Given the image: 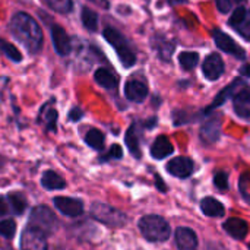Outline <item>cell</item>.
<instances>
[{"label": "cell", "mask_w": 250, "mask_h": 250, "mask_svg": "<svg viewBox=\"0 0 250 250\" xmlns=\"http://www.w3.org/2000/svg\"><path fill=\"white\" fill-rule=\"evenodd\" d=\"M53 204L57 208V211L66 217L76 218L83 214V202L81 199L69 196H56L53 198Z\"/></svg>", "instance_id": "ba28073f"}, {"label": "cell", "mask_w": 250, "mask_h": 250, "mask_svg": "<svg viewBox=\"0 0 250 250\" xmlns=\"http://www.w3.org/2000/svg\"><path fill=\"white\" fill-rule=\"evenodd\" d=\"M123 157V149L120 145L114 144L111 145V148L108 149V152L101 158V161H110V160H120Z\"/></svg>", "instance_id": "d6a6232c"}, {"label": "cell", "mask_w": 250, "mask_h": 250, "mask_svg": "<svg viewBox=\"0 0 250 250\" xmlns=\"http://www.w3.org/2000/svg\"><path fill=\"white\" fill-rule=\"evenodd\" d=\"M91 217L101 224H105L108 227H116V229L123 227L127 223V217L122 211H119L114 207H110L107 204H103V202L92 204Z\"/></svg>", "instance_id": "277c9868"}, {"label": "cell", "mask_w": 250, "mask_h": 250, "mask_svg": "<svg viewBox=\"0 0 250 250\" xmlns=\"http://www.w3.org/2000/svg\"><path fill=\"white\" fill-rule=\"evenodd\" d=\"M214 185L217 186V189H220L221 192H226L229 189V176L224 171H218L214 176Z\"/></svg>", "instance_id": "836d02e7"}, {"label": "cell", "mask_w": 250, "mask_h": 250, "mask_svg": "<svg viewBox=\"0 0 250 250\" xmlns=\"http://www.w3.org/2000/svg\"><path fill=\"white\" fill-rule=\"evenodd\" d=\"M94 79H95V82H97L98 85H101V86L105 88V89H116L117 85H119L117 76H116L111 70L104 69V67L95 70Z\"/></svg>", "instance_id": "44dd1931"}, {"label": "cell", "mask_w": 250, "mask_h": 250, "mask_svg": "<svg viewBox=\"0 0 250 250\" xmlns=\"http://www.w3.org/2000/svg\"><path fill=\"white\" fill-rule=\"evenodd\" d=\"M0 51H1L9 60H12V62H15V63L22 62V54H21V51H19L13 44H10L9 41H6V40H3V38H0Z\"/></svg>", "instance_id": "83f0119b"}, {"label": "cell", "mask_w": 250, "mask_h": 250, "mask_svg": "<svg viewBox=\"0 0 250 250\" xmlns=\"http://www.w3.org/2000/svg\"><path fill=\"white\" fill-rule=\"evenodd\" d=\"M85 142L92 149L103 151L104 149V144H105V138H104V133L101 130H98V129H89L88 133L85 135Z\"/></svg>", "instance_id": "cb8c5ba5"}, {"label": "cell", "mask_w": 250, "mask_h": 250, "mask_svg": "<svg viewBox=\"0 0 250 250\" xmlns=\"http://www.w3.org/2000/svg\"><path fill=\"white\" fill-rule=\"evenodd\" d=\"M174 148L167 136H158L151 145V155L155 160H164L173 154Z\"/></svg>", "instance_id": "e0dca14e"}, {"label": "cell", "mask_w": 250, "mask_h": 250, "mask_svg": "<svg viewBox=\"0 0 250 250\" xmlns=\"http://www.w3.org/2000/svg\"><path fill=\"white\" fill-rule=\"evenodd\" d=\"M201 209L207 217H212V218H220L226 214V208L224 205L217 201L215 198H205L201 202Z\"/></svg>", "instance_id": "7402d4cb"}, {"label": "cell", "mask_w": 250, "mask_h": 250, "mask_svg": "<svg viewBox=\"0 0 250 250\" xmlns=\"http://www.w3.org/2000/svg\"><path fill=\"white\" fill-rule=\"evenodd\" d=\"M215 3L221 13H227L231 9V0H215Z\"/></svg>", "instance_id": "8d00e7d4"}, {"label": "cell", "mask_w": 250, "mask_h": 250, "mask_svg": "<svg viewBox=\"0 0 250 250\" xmlns=\"http://www.w3.org/2000/svg\"><path fill=\"white\" fill-rule=\"evenodd\" d=\"M82 117H83V111H82L79 107H73V108L69 111V120H70V122H79Z\"/></svg>", "instance_id": "d590c367"}, {"label": "cell", "mask_w": 250, "mask_h": 250, "mask_svg": "<svg viewBox=\"0 0 250 250\" xmlns=\"http://www.w3.org/2000/svg\"><path fill=\"white\" fill-rule=\"evenodd\" d=\"M16 234V223L13 220H3L0 221V236L4 239H13Z\"/></svg>", "instance_id": "4dcf8cb0"}, {"label": "cell", "mask_w": 250, "mask_h": 250, "mask_svg": "<svg viewBox=\"0 0 250 250\" xmlns=\"http://www.w3.org/2000/svg\"><path fill=\"white\" fill-rule=\"evenodd\" d=\"M9 212H10V208H9L7 198L6 196H0V217L7 215Z\"/></svg>", "instance_id": "74e56055"}, {"label": "cell", "mask_w": 250, "mask_h": 250, "mask_svg": "<svg viewBox=\"0 0 250 250\" xmlns=\"http://www.w3.org/2000/svg\"><path fill=\"white\" fill-rule=\"evenodd\" d=\"M212 38H214L215 44L218 45V48H221L227 54H231L236 59H245L246 57V51L230 35H227L221 29H214L212 31Z\"/></svg>", "instance_id": "52a82bcc"}, {"label": "cell", "mask_w": 250, "mask_h": 250, "mask_svg": "<svg viewBox=\"0 0 250 250\" xmlns=\"http://www.w3.org/2000/svg\"><path fill=\"white\" fill-rule=\"evenodd\" d=\"M167 171L177 179H188L193 173V161L188 157H176L168 161Z\"/></svg>", "instance_id": "30bf717a"}, {"label": "cell", "mask_w": 250, "mask_h": 250, "mask_svg": "<svg viewBox=\"0 0 250 250\" xmlns=\"http://www.w3.org/2000/svg\"><path fill=\"white\" fill-rule=\"evenodd\" d=\"M50 9L56 10L57 13H69L73 9V1L72 0H42Z\"/></svg>", "instance_id": "f1b7e54d"}, {"label": "cell", "mask_w": 250, "mask_h": 250, "mask_svg": "<svg viewBox=\"0 0 250 250\" xmlns=\"http://www.w3.org/2000/svg\"><path fill=\"white\" fill-rule=\"evenodd\" d=\"M249 250H250V243H249Z\"/></svg>", "instance_id": "ee69618b"}, {"label": "cell", "mask_w": 250, "mask_h": 250, "mask_svg": "<svg viewBox=\"0 0 250 250\" xmlns=\"http://www.w3.org/2000/svg\"><path fill=\"white\" fill-rule=\"evenodd\" d=\"M250 183V174H248V173H245L242 177H240V180H239V185H240V192H242V195L248 199V201H250V198L248 196V185Z\"/></svg>", "instance_id": "e575fe53"}, {"label": "cell", "mask_w": 250, "mask_h": 250, "mask_svg": "<svg viewBox=\"0 0 250 250\" xmlns=\"http://www.w3.org/2000/svg\"><path fill=\"white\" fill-rule=\"evenodd\" d=\"M28 226L32 229L40 230L41 233H44L45 236L53 234L57 230V218L54 215V212L47 208V207H35L31 214H29V220H28Z\"/></svg>", "instance_id": "5b68a950"}, {"label": "cell", "mask_w": 250, "mask_h": 250, "mask_svg": "<svg viewBox=\"0 0 250 250\" xmlns=\"http://www.w3.org/2000/svg\"><path fill=\"white\" fill-rule=\"evenodd\" d=\"M6 198H7V202H9L10 212L13 215H22L25 212V209L28 207V201H26V196L22 192H12Z\"/></svg>", "instance_id": "603a6c76"}, {"label": "cell", "mask_w": 250, "mask_h": 250, "mask_svg": "<svg viewBox=\"0 0 250 250\" xmlns=\"http://www.w3.org/2000/svg\"><path fill=\"white\" fill-rule=\"evenodd\" d=\"M236 1H245V0H236Z\"/></svg>", "instance_id": "7bdbcfd3"}, {"label": "cell", "mask_w": 250, "mask_h": 250, "mask_svg": "<svg viewBox=\"0 0 250 250\" xmlns=\"http://www.w3.org/2000/svg\"><path fill=\"white\" fill-rule=\"evenodd\" d=\"M41 186L47 190H62L66 188V180L59 173L47 170L41 177Z\"/></svg>", "instance_id": "d6986e66"}, {"label": "cell", "mask_w": 250, "mask_h": 250, "mask_svg": "<svg viewBox=\"0 0 250 250\" xmlns=\"http://www.w3.org/2000/svg\"><path fill=\"white\" fill-rule=\"evenodd\" d=\"M224 230L236 240H242L248 236L249 226L242 218H230L224 223Z\"/></svg>", "instance_id": "2e32d148"}, {"label": "cell", "mask_w": 250, "mask_h": 250, "mask_svg": "<svg viewBox=\"0 0 250 250\" xmlns=\"http://www.w3.org/2000/svg\"><path fill=\"white\" fill-rule=\"evenodd\" d=\"M208 250H226V249H223V248H220V246H209Z\"/></svg>", "instance_id": "b9f144b4"}, {"label": "cell", "mask_w": 250, "mask_h": 250, "mask_svg": "<svg viewBox=\"0 0 250 250\" xmlns=\"http://www.w3.org/2000/svg\"><path fill=\"white\" fill-rule=\"evenodd\" d=\"M89 1L95 3L97 6H100V7H103V9H108V7H110V3H108L107 0H89Z\"/></svg>", "instance_id": "f35d334b"}, {"label": "cell", "mask_w": 250, "mask_h": 250, "mask_svg": "<svg viewBox=\"0 0 250 250\" xmlns=\"http://www.w3.org/2000/svg\"><path fill=\"white\" fill-rule=\"evenodd\" d=\"M233 108L234 113L242 117L250 120V89L243 88L240 91H237L233 97Z\"/></svg>", "instance_id": "5bb4252c"}, {"label": "cell", "mask_w": 250, "mask_h": 250, "mask_svg": "<svg viewBox=\"0 0 250 250\" xmlns=\"http://www.w3.org/2000/svg\"><path fill=\"white\" fill-rule=\"evenodd\" d=\"M51 41L54 45V50L60 56H67L72 51V42L67 35V32L60 26V25H51Z\"/></svg>", "instance_id": "9c48e42d"}, {"label": "cell", "mask_w": 250, "mask_h": 250, "mask_svg": "<svg viewBox=\"0 0 250 250\" xmlns=\"http://www.w3.org/2000/svg\"><path fill=\"white\" fill-rule=\"evenodd\" d=\"M21 250H48L47 236L40 230L26 226L21 236Z\"/></svg>", "instance_id": "8992f818"}, {"label": "cell", "mask_w": 250, "mask_h": 250, "mask_svg": "<svg viewBox=\"0 0 250 250\" xmlns=\"http://www.w3.org/2000/svg\"><path fill=\"white\" fill-rule=\"evenodd\" d=\"M57 119H59V113L56 108L50 107V104L44 105L42 110L40 111V123L44 125L45 132H56L57 130Z\"/></svg>", "instance_id": "ac0fdd59"}, {"label": "cell", "mask_w": 250, "mask_h": 250, "mask_svg": "<svg viewBox=\"0 0 250 250\" xmlns=\"http://www.w3.org/2000/svg\"><path fill=\"white\" fill-rule=\"evenodd\" d=\"M125 95L129 101L142 103L148 95V86L144 81L132 78L125 85Z\"/></svg>", "instance_id": "7c38bea8"}, {"label": "cell", "mask_w": 250, "mask_h": 250, "mask_svg": "<svg viewBox=\"0 0 250 250\" xmlns=\"http://www.w3.org/2000/svg\"><path fill=\"white\" fill-rule=\"evenodd\" d=\"M139 231L148 242H166L170 236L168 223L160 215H145L139 220Z\"/></svg>", "instance_id": "7a4b0ae2"}, {"label": "cell", "mask_w": 250, "mask_h": 250, "mask_svg": "<svg viewBox=\"0 0 250 250\" xmlns=\"http://www.w3.org/2000/svg\"><path fill=\"white\" fill-rule=\"evenodd\" d=\"M240 73H242L243 76H248V78H250V64H245V66H242Z\"/></svg>", "instance_id": "ab89813d"}, {"label": "cell", "mask_w": 250, "mask_h": 250, "mask_svg": "<svg viewBox=\"0 0 250 250\" xmlns=\"http://www.w3.org/2000/svg\"><path fill=\"white\" fill-rule=\"evenodd\" d=\"M103 35L113 45V48L116 50V53L119 56V60L122 62V64L125 67H132L136 63V54L132 50L129 41L125 38V35L120 31H117L116 28L110 26V28L104 29Z\"/></svg>", "instance_id": "3957f363"}, {"label": "cell", "mask_w": 250, "mask_h": 250, "mask_svg": "<svg viewBox=\"0 0 250 250\" xmlns=\"http://www.w3.org/2000/svg\"><path fill=\"white\" fill-rule=\"evenodd\" d=\"M155 180H157L155 183H157V186L160 188V190H161V192H166V186H164V183L161 182V179H160V177H155Z\"/></svg>", "instance_id": "60d3db41"}, {"label": "cell", "mask_w": 250, "mask_h": 250, "mask_svg": "<svg viewBox=\"0 0 250 250\" xmlns=\"http://www.w3.org/2000/svg\"><path fill=\"white\" fill-rule=\"evenodd\" d=\"M202 73L208 81H217L224 73V62L220 54L212 53L205 59L202 64Z\"/></svg>", "instance_id": "8fae6325"}, {"label": "cell", "mask_w": 250, "mask_h": 250, "mask_svg": "<svg viewBox=\"0 0 250 250\" xmlns=\"http://www.w3.org/2000/svg\"><path fill=\"white\" fill-rule=\"evenodd\" d=\"M154 48H155V51L158 53V56L163 60H168L173 50H174V45H171L166 38H161V37L155 35L154 37Z\"/></svg>", "instance_id": "d4e9b609"}, {"label": "cell", "mask_w": 250, "mask_h": 250, "mask_svg": "<svg viewBox=\"0 0 250 250\" xmlns=\"http://www.w3.org/2000/svg\"><path fill=\"white\" fill-rule=\"evenodd\" d=\"M199 62V54L192 51H185L179 56V63L185 70H192Z\"/></svg>", "instance_id": "f546056e"}, {"label": "cell", "mask_w": 250, "mask_h": 250, "mask_svg": "<svg viewBox=\"0 0 250 250\" xmlns=\"http://www.w3.org/2000/svg\"><path fill=\"white\" fill-rule=\"evenodd\" d=\"M125 141H126V145H127L130 154H132L135 158H141L142 151H141L139 130H138V125H136V123H133V125L127 129L126 136H125Z\"/></svg>", "instance_id": "ffe728a7"}, {"label": "cell", "mask_w": 250, "mask_h": 250, "mask_svg": "<svg viewBox=\"0 0 250 250\" xmlns=\"http://www.w3.org/2000/svg\"><path fill=\"white\" fill-rule=\"evenodd\" d=\"M12 35L31 54H37L42 47V31L38 22L28 13L18 12L12 16L9 23Z\"/></svg>", "instance_id": "6da1fadb"}, {"label": "cell", "mask_w": 250, "mask_h": 250, "mask_svg": "<svg viewBox=\"0 0 250 250\" xmlns=\"http://www.w3.org/2000/svg\"><path fill=\"white\" fill-rule=\"evenodd\" d=\"M220 133H221V122H220V117H214V119L208 120L202 126V129H201V139L205 144L211 145V144H214V142L218 141Z\"/></svg>", "instance_id": "9a60e30c"}, {"label": "cell", "mask_w": 250, "mask_h": 250, "mask_svg": "<svg viewBox=\"0 0 250 250\" xmlns=\"http://www.w3.org/2000/svg\"><path fill=\"white\" fill-rule=\"evenodd\" d=\"M176 246L179 250H198V236L188 227L176 230Z\"/></svg>", "instance_id": "4fadbf2b"}, {"label": "cell", "mask_w": 250, "mask_h": 250, "mask_svg": "<svg viewBox=\"0 0 250 250\" xmlns=\"http://www.w3.org/2000/svg\"><path fill=\"white\" fill-rule=\"evenodd\" d=\"M81 19H82V23L83 26L88 29V31H97L98 28V15L89 9V7H83L82 9V13H81Z\"/></svg>", "instance_id": "4316f807"}, {"label": "cell", "mask_w": 250, "mask_h": 250, "mask_svg": "<svg viewBox=\"0 0 250 250\" xmlns=\"http://www.w3.org/2000/svg\"><path fill=\"white\" fill-rule=\"evenodd\" d=\"M245 40L250 41V10H246V15L243 18V21L234 28Z\"/></svg>", "instance_id": "1f68e13d"}, {"label": "cell", "mask_w": 250, "mask_h": 250, "mask_svg": "<svg viewBox=\"0 0 250 250\" xmlns=\"http://www.w3.org/2000/svg\"><path fill=\"white\" fill-rule=\"evenodd\" d=\"M240 85H243V82H242L240 79H236L234 82H231L227 88H224V89L218 94V97L214 100V103L211 104V107H209L207 111H211L212 108H215V107H218V105L224 104V101L231 95V92H234V91H236V88H237V86H240Z\"/></svg>", "instance_id": "484cf974"}]
</instances>
